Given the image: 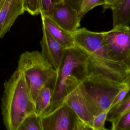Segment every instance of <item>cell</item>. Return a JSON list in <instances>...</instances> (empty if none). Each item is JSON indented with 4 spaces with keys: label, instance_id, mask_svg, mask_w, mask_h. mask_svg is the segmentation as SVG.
<instances>
[{
    "label": "cell",
    "instance_id": "8",
    "mask_svg": "<svg viewBox=\"0 0 130 130\" xmlns=\"http://www.w3.org/2000/svg\"><path fill=\"white\" fill-rule=\"evenodd\" d=\"M64 101L90 130H93V121L95 116L77 86L76 77L74 74L71 75L68 80Z\"/></svg>",
    "mask_w": 130,
    "mask_h": 130
},
{
    "label": "cell",
    "instance_id": "15",
    "mask_svg": "<svg viewBox=\"0 0 130 130\" xmlns=\"http://www.w3.org/2000/svg\"><path fill=\"white\" fill-rule=\"evenodd\" d=\"M51 87L45 85L40 90L35 100V112L38 115L42 116L51 104L52 97Z\"/></svg>",
    "mask_w": 130,
    "mask_h": 130
},
{
    "label": "cell",
    "instance_id": "6",
    "mask_svg": "<svg viewBox=\"0 0 130 130\" xmlns=\"http://www.w3.org/2000/svg\"><path fill=\"white\" fill-rule=\"evenodd\" d=\"M130 28H115L105 32L104 40L109 57L130 67Z\"/></svg>",
    "mask_w": 130,
    "mask_h": 130
},
{
    "label": "cell",
    "instance_id": "21",
    "mask_svg": "<svg viewBox=\"0 0 130 130\" xmlns=\"http://www.w3.org/2000/svg\"><path fill=\"white\" fill-rule=\"evenodd\" d=\"M114 130H130V111L119 120Z\"/></svg>",
    "mask_w": 130,
    "mask_h": 130
},
{
    "label": "cell",
    "instance_id": "22",
    "mask_svg": "<svg viewBox=\"0 0 130 130\" xmlns=\"http://www.w3.org/2000/svg\"><path fill=\"white\" fill-rule=\"evenodd\" d=\"M130 87V85H128L119 92L112 103L109 109L121 102L124 99L128 93L129 92Z\"/></svg>",
    "mask_w": 130,
    "mask_h": 130
},
{
    "label": "cell",
    "instance_id": "13",
    "mask_svg": "<svg viewBox=\"0 0 130 130\" xmlns=\"http://www.w3.org/2000/svg\"><path fill=\"white\" fill-rule=\"evenodd\" d=\"M109 9L112 12L113 28L130 26V0H119Z\"/></svg>",
    "mask_w": 130,
    "mask_h": 130
},
{
    "label": "cell",
    "instance_id": "17",
    "mask_svg": "<svg viewBox=\"0 0 130 130\" xmlns=\"http://www.w3.org/2000/svg\"><path fill=\"white\" fill-rule=\"evenodd\" d=\"M18 130H43L41 116L36 112L30 114L23 120Z\"/></svg>",
    "mask_w": 130,
    "mask_h": 130
},
{
    "label": "cell",
    "instance_id": "5",
    "mask_svg": "<svg viewBox=\"0 0 130 130\" xmlns=\"http://www.w3.org/2000/svg\"><path fill=\"white\" fill-rule=\"evenodd\" d=\"M41 119L43 130H90L64 101Z\"/></svg>",
    "mask_w": 130,
    "mask_h": 130
},
{
    "label": "cell",
    "instance_id": "3",
    "mask_svg": "<svg viewBox=\"0 0 130 130\" xmlns=\"http://www.w3.org/2000/svg\"><path fill=\"white\" fill-rule=\"evenodd\" d=\"M17 69L23 74L34 101L43 86L48 85L52 89L57 75V72L38 51L23 53Z\"/></svg>",
    "mask_w": 130,
    "mask_h": 130
},
{
    "label": "cell",
    "instance_id": "12",
    "mask_svg": "<svg viewBox=\"0 0 130 130\" xmlns=\"http://www.w3.org/2000/svg\"><path fill=\"white\" fill-rule=\"evenodd\" d=\"M42 25L53 38L65 48L75 46L72 33L66 31L55 23L49 16L41 14Z\"/></svg>",
    "mask_w": 130,
    "mask_h": 130
},
{
    "label": "cell",
    "instance_id": "16",
    "mask_svg": "<svg viewBox=\"0 0 130 130\" xmlns=\"http://www.w3.org/2000/svg\"><path fill=\"white\" fill-rule=\"evenodd\" d=\"M105 0H68L71 6L77 12L80 19L82 18L94 7L102 6Z\"/></svg>",
    "mask_w": 130,
    "mask_h": 130
},
{
    "label": "cell",
    "instance_id": "20",
    "mask_svg": "<svg viewBox=\"0 0 130 130\" xmlns=\"http://www.w3.org/2000/svg\"><path fill=\"white\" fill-rule=\"evenodd\" d=\"M63 0H41L40 14L50 16L54 6Z\"/></svg>",
    "mask_w": 130,
    "mask_h": 130
},
{
    "label": "cell",
    "instance_id": "4",
    "mask_svg": "<svg viewBox=\"0 0 130 130\" xmlns=\"http://www.w3.org/2000/svg\"><path fill=\"white\" fill-rule=\"evenodd\" d=\"M87 57V53L76 45L65 49L62 64L52 88L51 104L42 115L51 112L63 102L68 80L74 71L85 62Z\"/></svg>",
    "mask_w": 130,
    "mask_h": 130
},
{
    "label": "cell",
    "instance_id": "19",
    "mask_svg": "<svg viewBox=\"0 0 130 130\" xmlns=\"http://www.w3.org/2000/svg\"><path fill=\"white\" fill-rule=\"evenodd\" d=\"M108 110L100 112L95 116L93 121V130H105L107 129L105 127V122L106 120Z\"/></svg>",
    "mask_w": 130,
    "mask_h": 130
},
{
    "label": "cell",
    "instance_id": "10",
    "mask_svg": "<svg viewBox=\"0 0 130 130\" xmlns=\"http://www.w3.org/2000/svg\"><path fill=\"white\" fill-rule=\"evenodd\" d=\"M42 35L40 45L44 58L58 72L62 64L65 49L51 35L42 25Z\"/></svg>",
    "mask_w": 130,
    "mask_h": 130
},
{
    "label": "cell",
    "instance_id": "2",
    "mask_svg": "<svg viewBox=\"0 0 130 130\" xmlns=\"http://www.w3.org/2000/svg\"><path fill=\"white\" fill-rule=\"evenodd\" d=\"M77 83L95 116L109 110L120 91L130 83H121L100 75L76 76Z\"/></svg>",
    "mask_w": 130,
    "mask_h": 130
},
{
    "label": "cell",
    "instance_id": "7",
    "mask_svg": "<svg viewBox=\"0 0 130 130\" xmlns=\"http://www.w3.org/2000/svg\"><path fill=\"white\" fill-rule=\"evenodd\" d=\"M72 35L75 45L86 52L90 57L99 61L110 58L105 44V32H94L82 28L77 29Z\"/></svg>",
    "mask_w": 130,
    "mask_h": 130
},
{
    "label": "cell",
    "instance_id": "24",
    "mask_svg": "<svg viewBox=\"0 0 130 130\" xmlns=\"http://www.w3.org/2000/svg\"><path fill=\"white\" fill-rule=\"evenodd\" d=\"M6 0H0V11L3 7Z\"/></svg>",
    "mask_w": 130,
    "mask_h": 130
},
{
    "label": "cell",
    "instance_id": "23",
    "mask_svg": "<svg viewBox=\"0 0 130 130\" xmlns=\"http://www.w3.org/2000/svg\"><path fill=\"white\" fill-rule=\"evenodd\" d=\"M119 0H105L104 4L102 5L104 9H110L112 6L117 3Z\"/></svg>",
    "mask_w": 130,
    "mask_h": 130
},
{
    "label": "cell",
    "instance_id": "1",
    "mask_svg": "<svg viewBox=\"0 0 130 130\" xmlns=\"http://www.w3.org/2000/svg\"><path fill=\"white\" fill-rule=\"evenodd\" d=\"M1 114L5 127L18 130L28 116L35 112V103L23 74L18 70L4 83Z\"/></svg>",
    "mask_w": 130,
    "mask_h": 130
},
{
    "label": "cell",
    "instance_id": "11",
    "mask_svg": "<svg viewBox=\"0 0 130 130\" xmlns=\"http://www.w3.org/2000/svg\"><path fill=\"white\" fill-rule=\"evenodd\" d=\"M25 12L23 0H6L0 11V39L4 37L17 19Z\"/></svg>",
    "mask_w": 130,
    "mask_h": 130
},
{
    "label": "cell",
    "instance_id": "14",
    "mask_svg": "<svg viewBox=\"0 0 130 130\" xmlns=\"http://www.w3.org/2000/svg\"><path fill=\"white\" fill-rule=\"evenodd\" d=\"M130 111V95L128 92L121 102L109 109L106 121L111 123L112 130H114L120 118Z\"/></svg>",
    "mask_w": 130,
    "mask_h": 130
},
{
    "label": "cell",
    "instance_id": "9",
    "mask_svg": "<svg viewBox=\"0 0 130 130\" xmlns=\"http://www.w3.org/2000/svg\"><path fill=\"white\" fill-rule=\"evenodd\" d=\"M49 17L59 26L71 33L80 26L81 19L68 0H63L55 5Z\"/></svg>",
    "mask_w": 130,
    "mask_h": 130
},
{
    "label": "cell",
    "instance_id": "18",
    "mask_svg": "<svg viewBox=\"0 0 130 130\" xmlns=\"http://www.w3.org/2000/svg\"><path fill=\"white\" fill-rule=\"evenodd\" d=\"M25 11L32 16L40 14L41 0H23Z\"/></svg>",
    "mask_w": 130,
    "mask_h": 130
}]
</instances>
